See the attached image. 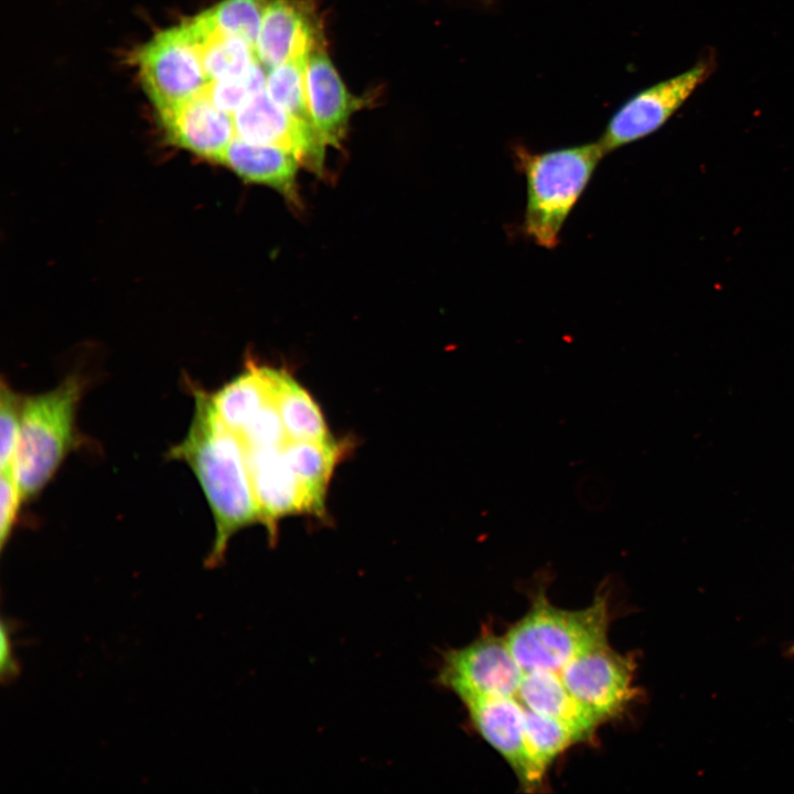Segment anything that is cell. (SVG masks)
Listing matches in <instances>:
<instances>
[{"instance_id": "obj_1", "label": "cell", "mask_w": 794, "mask_h": 794, "mask_svg": "<svg viewBox=\"0 0 794 794\" xmlns=\"http://www.w3.org/2000/svg\"><path fill=\"white\" fill-rule=\"evenodd\" d=\"M194 412L185 437L169 451L194 473L215 523V537L206 565L221 562L229 539L238 530L261 523L247 452L240 437L218 417L211 394L190 383Z\"/></svg>"}, {"instance_id": "obj_2", "label": "cell", "mask_w": 794, "mask_h": 794, "mask_svg": "<svg viewBox=\"0 0 794 794\" xmlns=\"http://www.w3.org/2000/svg\"><path fill=\"white\" fill-rule=\"evenodd\" d=\"M515 153L526 179L523 230L539 247L552 249L605 154L598 141L544 152L518 148Z\"/></svg>"}, {"instance_id": "obj_3", "label": "cell", "mask_w": 794, "mask_h": 794, "mask_svg": "<svg viewBox=\"0 0 794 794\" xmlns=\"http://www.w3.org/2000/svg\"><path fill=\"white\" fill-rule=\"evenodd\" d=\"M84 389V379L69 375L47 391L24 396L12 464L24 502L42 492L77 444L76 412Z\"/></svg>"}, {"instance_id": "obj_4", "label": "cell", "mask_w": 794, "mask_h": 794, "mask_svg": "<svg viewBox=\"0 0 794 794\" xmlns=\"http://www.w3.org/2000/svg\"><path fill=\"white\" fill-rule=\"evenodd\" d=\"M608 626V601L601 594L580 610L554 607L541 596L504 637L524 673H560L577 655L605 641Z\"/></svg>"}, {"instance_id": "obj_5", "label": "cell", "mask_w": 794, "mask_h": 794, "mask_svg": "<svg viewBox=\"0 0 794 794\" xmlns=\"http://www.w3.org/2000/svg\"><path fill=\"white\" fill-rule=\"evenodd\" d=\"M144 90L158 111L202 95L207 85L200 47L185 22L155 34L137 55Z\"/></svg>"}, {"instance_id": "obj_6", "label": "cell", "mask_w": 794, "mask_h": 794, "mask_svg": "<svg viewBox=\"0 0 794 794\" xmlns=\"http://www.w3.org/2000/svg\"><path fill=\"white\" fill-rule=\"evenodd\" d=\"M524 672L505 637L482 634L443 656L438 680L464 700L472 697H517Z\"/></svg>"}, {"instance_id": "obj_7", "label": "cell", "mask_w": 794, "mask_h": 794, "mask_svg": "<svg viewBox=\"0 0 794 794\" xmlns=\"http://www.w3.org/2000/svg\"><path fill=\"white\" fill-rule=\"evenodd\" d=\"M713 69L712 58L643 89L618 109L598 140L604 154L658 130Z\"/></svg>"}, {"instance_id": "obj_8", "label": "cell", "mask_w": 794, "mask_h": 794, "mask_svg": "<svg viewBox=\"0 0 794 794\" xmlns=\"http://www.w3.org/2000/svg\"><path fill=\"white\" fill-rule=\"evenodd\" d=\"M634 663L602 641L572 658L559 673L573 698L601 723L620 715L635 696Z\"/></svg>"}, {"instance_id": "obj_9", "label": "cell", "mask_w": 794, "mask_h": 794, "mask_svg": "<svg viewBox=\"0 0 794 794\" xmlns=\"http://www.w3.org/2000/svg\"><path fill=\"white\" fill-rule=\"evenodd\" d=\"M233 119L237 138L287 150L302 164L322 169L326 144L318 131L277 105L266 88L249 97Z\"/></svg>"}, {"instance_id": "obj_10", "label": "cell", "mask_w": 794, "mask_h": 794, "mask_svg": "<svg viewBox=\"0 0 794 794\" xmlns=\"http://www.w3.org/2000/svg\"><path fill=\"white\" fill-rule=\"evenodd\" d=\"M246 452L261 524L272 543L280 518L301 513L325 514L288 464L282 447L246 448Z\"/></svg>"}, {"instance_id": "obj_11", "label": "cell", "mask_w": 794, "mask_h": 794, "mask_svg": "<svg viewBox=\"0 0 794 794\" xmlns=\"http://www.w3.org/2000/svg\"><path fill=\"white\" fill-rule=\"evenodd\" d=\"M478 732L511 765L527 788L541 781L530 762L524 736V706L514 697H472L462 700Z\"/></svg>"}, {"instance_id": "obj_12", "label": "cell", "mask_w": 794, "mask_h": 794, "mask_svg": "<svg viewBox=\"0 0 794 794\" xmlns=\"http://www.w3.org/2000/svg\"><path fill=\"white\" fill-rule=\"evenodd\" d=\"M307 93L311 117L326 146H339L351 115L362 100L350 94L333 66L321 33L315 34L307 63Z\"/></svg>"}, {"instance_id": "obj_13", "label": "cell", "mask_w": 794, "mask_h": 794, "mask_svg": "<svg viewBox=\"0 0 794 794\" xmlns=\"http://www.w3.org/2000/svg\"><path fill=\"white\" fill-rule=\"evenodd\" d=\"M158 112L168 139L204 159L221 162L236 137L233 115L217 108L205 93Z\"/></svg>"}, {"instance_id": "obj_14", "label": "cell", "mask_w": 794, "mask_h": 794, "mask_svg": "<svg viewBox=\"0 0 794 794\" xmlns=\"http://www.w3.org/2000/svg\"><path fill=\"white\" fill-rule=\"evenodd\" d=\"M221 163L246 182L268 185L287 200L299 202L297 173L301 162L287 150L235 137Z\"/></svg>"}, {"instance_id": "obj_15", "label": "cell", "mask_w": 794, "mask_h": 794, "mask_svg": "<svg viewBox=\"0 0 794 794\" xmlns=\"http://www.w3.org/2000/svg\"><path fill=\"white\" fill-rule=\"evenodd\" d=\"M526 708L559 720L589 740L601 723L581 706L566 688L559 673L535 670L524 673L517 697Z\"/></svg>"}, {"instance_id": "obj_16", "label": "cell", "mask_w": 794, "mask_h": 794, "mask_svg": "<svg viewBox=\"0 0 794 794\" xmlns=\"http://www.w3.org/2000/svg\"><path fill=\"white\" fill-rule=\"evenodd\" d=\"M184 22L200 47L208 83L237 77L258 60L245 40L217 29L210 10Z\"/></svg>"}, {"instance_id": "obj_17", "label": "cell", "mask_w": 794, "mask_h": 794, "mask_svg": "<svg viewBox=\"0 0 794 794\" xmlns=\"http://www.w3.org/2000/svg\"><path fill=\"white\" fill-rule=\"evenodd\" d=\"M316 22L300 0H269L256 42V55L268 71L287 60L300 34Z\"/></svg>"}, {"instance_id": "obj_18", "label": "cell", "mask_w": 794, "mask_h": 794, "mask_svg": "<svg viewBox=\"0 0 794 794\" xmlns=\"http://www.w3.org/2000/svg\"><path fill=\"white\" fill-rule=\"evenodd\" d=\"M273 371L251 364L211 394L216 414L235 433L238 434L266 404L273 400Z\"/></svg>"}, {"instance_id": "obj_19", "label": "cell", "mask_w": 794, "mask_h": 794, "mask_svg": "<svg viewBox=\"0 0 794 794\" xmlns=\"http://www.w3.org/2000/svg\"><path fill=\"white\" fill-rule=\"evenodd\" d=\"M318 31L315 23L300 34L287 60L267 71L265 87L277 105L314 129L308 104L307 63Z\"/></svg>"}, {"instance_id": "obj_20", "label": "cell", "mask_w": 794, "mask_h": 794, "mask_svg": "<svg viewBox=\"0 0 794 794\" xmlns=\"http://www.w3.org/2000/svg\"><path fill=\"white\" fill-rule=\"evenodd\" d=\"M273 403L289 440L326 441L332 439L318 404L283 369L273 371Z\"/></svg>"}, {"instance_id": "obj_21", "label": "cell", "mask_w": 794, "mask_h": 794, "mask_svg": "<svg viewBox=\"0 0 794 794\" xmlns=\"http://www.w3.org/2000/svg\"><path fill=\"white\" fill-rule=\"evenodd\" d=\"M344 450L333 438L326 441L288 440L282 447L288 464L324 509L328 485Z\"/></svg>"}, {"instance_id": "obj_22", "label": "cell", "mask_w": 794, "mask_h": 794, "mask_svg": "<svg viewBox=\"0 0 794 794\" xmlns=\"http://www.w3.org/2000/svg\"><path fill=\"white\" fill-rule=\"evenodd\" d=\"M524 736L528 757L540 780L550 763L562 751L577 742L584 741L582 736L570 726L534 712L525 706Z\"/></svg>"}, {"instance_id": "obj_23", "label": "cell", "mask_w": 794, "mask_h": 794, "mask_svg": "<svg viewBox=\"0 0 794 794\" xmlns=\"http://www.w3.org/2000/svg\"><path fill=\"white\" fill-rule=\"evenodd\" d=\"M268 2L269 0H223L211 8L210 13L217 29L245 40L256 49Z\"/></svg>"}, {"instance_id": "obj_24", "label": "cell", "mask_w": 794, "mask_h": 794, "mask_svg": "<svg viewBox=\"0 0 794 794\" xmlns=\"http://www.w3.org/2000/svg\"><path fill=\"white\" fill-rule=\"evenodd\" d=\"M267 71L256 60L242 75L210 82L205 95L221 110L233 115L249 97L265 89Z\"/></svg>"}, {"instance_id": "obj_25", "label": "cell", "mask_w": 794, "mask_h": 794, "mask_svg": "<svg viewBox=\"0 0 794 794\" xmlns=\"http://www.w3.org/2000/svg\"><path fill=\"white\" fill-rule=\"evenodd\" d=\"M24 396L17 393L4 379L0 388V468L12 469L21 425Z\"/></svg>"}, {"instance_id": "obj_26", "label": "cell", "mask_w": 794, "mask_h": 794, "mask_svg": "<svg viewBox=\"0 0 794 794\" xmlns=\"http://www.w3.org/2000/svg\"><path fill=\"white\" fill-rule=\"evenodd\" d=\"M238 436L246 448L283 447L289 440L273 400L266 404Z\"/></svg>"}, {"instance_id": "obj_27", "label": "cell", "mask_w": 794, "mask_h": 794, "mask_svg": "<svg viewBox=\"0 0 794 794\" xmlns=\"http://www.w3.org/2000/svg\"><path fill=\"white\" fill-rule=\"evenodd\" d=\"M23 502L12 469L2 470L0 481V541L2 548L11 536Z\"/></svg>"}, {"instance_id": "obj_28", "label": "cell", "mask_w": 794, "mask_h": 794, "mask_svg": "<svg viewBox=\"0 0 794 794\" xmlns=\"http://www.w3.org/2000/svg\"><path fill=\"white\" fill-rule=\"evenodd\" d=\"M4 632V627L2 626V641H1V674L4 677L6 675L10 678L12 676L17 675V664L13 661L10 652V642L9 637L7 636Z\"/></svg>"}, {"instance_id": "obj_29", "label": "cell", "mask_w": 794, "mask_h": 794, "mask_svg": "<svg viewBox=\"0 0 794 794\" xmlns=\"http://www.w3.org/2000/svg\"><path fill=\"white\" fill-rule=\"evenodd\" d=\"M793 652H794V647H793Z\"/></svg>"}]
</instances>
